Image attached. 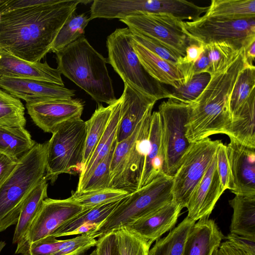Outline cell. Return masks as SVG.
<instances>
[{
  "instance_id": "6da1fadb",
  "label": "cell",
  "mask_w": 255,
  "mask_h": 255,
  "mask_svg": "<svg viewBox=\"0 0 255 255\" xmlns=\"http://www.w3.org/2000/svg\"><path fill=\"white\" fill-rule=\"evenodd\" d=\"M92 1L60 0L1 14L0 47L23 60L40 61L51 51L59 30L78 4Z\"/></svg>"
},
{
  "instance_id": "7a4b0ae2",
  "label": "cell",
  "mask_w": 255,
  "mask_h": 255,
  "mask_svg": "<svg viewBox=\"0 0 255 255\" xmlns=\"http://www.w3.org/2000/svg\"><path fill=\"white\" fill-rule=\"evenodd\" d=\"M243 49L224 69L210 75L207 85L191 104L186 137L192 143L225 134L231 118L228 102L237 78L247 64Z\"/></svg>"
},
{
  "instance_id": "3957f363",
  "label": "cell",
  "mask_w": 255,
  "mask_h": 255,
  "mask_svg": "<svg viewBox=\"0 0 255 255\" xmlns=\"http://www.w3.org/2000/svg\"><path fill=\"white\" fill-rule=\"evenodd\" d=\"M61 74L87 92L97 103L108 105L117 100L107 68V59L83 36L55 53Z\"/></svg>"
},
{
  "instance_id": "277c9868",
  "label": "cell",
  "mask_w": 255,
  "mask_h": 255,
  "mask_svg": "<svg viewBox=\"0 0 255 255\" xmlns=\"http://www.w3.org/2000/svg\"><path fill=\"white\" fill-rule=\"evenodd\" d=\"M47 142L36 143L0 186V232L18 220L24 201L46 171Z\"/></svg>"
},
{
  "instance_id": "5b68a950",
  "label": "cell",
  "mask_w": 255,
  "mask_h": 255,
  "mask_svg": "<svg viewBox=\"0 0 255 255\" xmlns=\"http://www.w3.org/2000/svg\"><path fill=\"white\" fill-rule=\"evenodd\" d=\"M132 34L128 28L116 29L108 36L107 63L127 84L157 101L168 99L171 92L154 79L140 63L132 46Z\"/></svg>"
},
{
  "instance_id": "8992f818",
  "label": "cell",
  "mask_w": 255,
  "mask_h": 255,
  "mask_svg": "<svg viewBox=\"0 0 255 255\" xmlns=\"http://www.w3.org/2000/svg\"><path fill=\"white\" fill-rule=\"evenodd\" d=\"M152 110L126 139L117 142L111 165L109 188L129 194L138 189L149 146Z\"/></svg>"
},
{
  "instance_id": "52a82bcc",
  "label": "cell",
  "mask_w": 255,
  "mask_h": 255,
  "mask_svg": "<svg viewBox=\"0 0 255 255\" xmlns=\"http://www.w3.org/2000/svg\"><path fill=\"white\" fill-rule=\"evenodd\" d=\"M173 177L164 174L122 199L96 230L102 236L157 210L173 199Z\"/></svg>"
},
{
  "instance_id": "ba28073f",
  "label": "cell",
  "mask_w": 255,
  "mask_h": 255,
  "mask_svg": "<svg viewBox=\"0 0 255 255\" xmlns=\"http://www.w3.org/2000/svg\"><path fill=\"white\" fill-rule=\"evenodd\" d=\"M87 135L86 121L68 122L52 133L47 142L44 178L54 183L63 173L81 172Z\"/></svg>"
},
{
  "instance_id": "9c48e42d",
  "label": "cell",
  "mask_w": 255,
  "mask_h": 255,
  "mask_svg": "<svg viewBox=\"0 0 255 255\" xmlns=\"http://www.w3.org/2000/svg\"><path fill=\"white\" fill-rule=\"evenodd\" d=\"M190 111V105L170 98L158 107L164 152V173L171 177L174 175L191 144L186 137Z\"/></svg>"
},
{
  "instance_id": "30bf717a",
  "label": "cell",
  "mask_w": 255,
  "mask_h": 255,
  "mask_svg": "<svg viewBox=\"0 0 255 255\" xmlns=\"http://www.w3.org/2000/svg\"><path fill=\"white\" fill-rule=\"evenodd\" d=\"M181 24L191 41L204 46L229 41L245 49L255 41V17L226 20L202 15L194 21H181Z\"/></svg>"
},
{
  "instance_id": "8fae6325",
  "label": "cell",
  "mask_w": 255,
  "mask_h": 255,
  "mask_svg": "<svg viewBox=\"0 0 255 255\" xmlns=\"http://www.w3.org/2000/svg\"><path fill=\"white\" fill-rule=\"evenodd\" d=\"M221 140L207 137L192 142L173 176L172 201L182 209L199 183L213 158Z\"/></svg>"
},
{
  "instance_id": "7c38bea8",
  "label": "cell",
  "mask_w": 255,
  "mask_h": 255,
  "mask_svg": "<svg viewBox=\"0 0 255 255\" xmlns=\"http://www.w3.org/2000/svg\"><path fill=\"white\" fill-rule=\"evenodd\" d=\"M120 20L131 30L157 41L179 58L185 56L186 49L192 43L184 32L181 21L163 13H142Z\"/></svg>"
},
{
  "instance_id": "4fadbf2b",
  "label": "cell",
  "mask_w": 255,
  "mask_h": 255,
  "mask_svg": "<svg viewBox=\"0 0 255 255\" xmlns=\"http://www.w3.org/2000/svg\"><path fill=\"white\" fill-rule=\"evenodd\" d=\"M83 211L71 197L65 199L46 198L24 237L17 244L16 254H22L32 243L52 236L61 226Z\"/></svg>"
},
{
  "instance_id": "5bb4252c",
  "label": "cell",
  "mask_w": 255,
  "mask_h": 255,
  "mask_svg": "<svg viewBox=\"0 0 255 255\" xmlns=\"http://www.w3.org/2000/svg\"><path fill=\"white\" fill-rule=\"evenodd\" d=\"M27 113L42 130L53 133L64 124L81 119L84 103L77 99L26 103Z\"/></svg>"
},
{
  "instance_id": "9a60e30c",
  "label": "cell",
  "mask_w": 255,
  "mask_h": 255,
  "mask_svg": "<svg viewBox=\"0 0 255 255\" xmlns=\"http://www.w3.org/2000/svg\"><path fill=\"white\" fill-rule=\"evenodd\" d=\"M0 88L26 103L70 100L75 96L74 90L64 85L33 79L3 77Z\"/></svg>"
},
{
  "instance_id": "2e32d148",
  "label": "cell",
  "mask_w": 255,
  "mask_h": 255,
  "mask_svg": "<svg viewBox=\"0 0 255 255\" xmlns=\"http://www.w3.org/2000/svg\"><path fill=\"white\" fill-rule=\"evenodd\" d=\"M224 191L217 170L215 153L189 199L186 207L187 217L195 222L209 217Z\"/></svg>"
},
{
  "instance_id": "e0dca14e",
  "label": "cell",
  "mask_w": 255,
  "mask_h": 255,
  "mask_svg": "<svg viewBox=\"0 0 255 255\" xmlns=\"http://www.w3.org/2000/svg\"><path fill=\"white\" fill-rule=\"evenodd\" d=\"M227 154L235 195L255 196V148L230 138Z\"/></svg>"
},
{
  "instance_id": "ac0fdd59",
  "label": "cell",
  "mask_w": 255,
  "mask_h": 255,
  "mask_svg": "<svg viewBox=\"0 0 255 255\" xmlns=\"http://www.w3.org/2000/svg\"><path fill=\"white\" fill-rule=\"evenodd\" d=\"M182 209L171 201L157 210L124 227L151 245L173 228Z\"/></svg>"
},
{
  "instance_id": "d6986e66",
  "label": "cell",
  "mask_w": 255,
  "mask_h": 255,
  "mask_svg": "<svg viewBox=\"0 0 255 255\" xmlns=\"http://www.w3.org/2000/svg\"><path fill=\"white\" fill-rule=\"evenodd\" d=\"M3 77L33 79L64 85L57 68L46 62H30L14 56L1 48L0 79Z\"/></svg>"
},
{
  "instance_id": "ffe728a7",
  "label": "cell",
  "mask_w": 255,
  "mask_h": 255,
  "mask_svg": "<svg viewBox=\"0 0 255 255\" xmlns=\"http://www.w3.org/2000/svg\"><path fill=\"white\" fill-rule=\"evenodd\" d=\"M121 105V120L119 125L117 142L128 137L135 130L146 115L152 110L157 100L146 96L124 84Z\"/></svg>"
},
{
  "instance_id": "44dd1931",
  "label": "cell",
  "mask_w": 255,
  "mask_h": 255,
  "mask_svg": "<svg viewBox=\"0 0 255 255\" xmlns=\"http://www.w3.org/2000/svg\"><path fill=\"white\" fill-rule=\"evenodd\" d=\"M204 217L198 220L186 239L183 255H213L224 235L215 221Z\"/></svg>"
},
{
  "instance_id": "7402d4cb",
  "label": "cell",
  "mask_w": 255,
  "mask_h": 255,
  "mask_svg": "<svg viewBox=\"0 0 255 255\" xmlns=\"http://www.w3.org/2000/svg\"><path fill=\"white\" fill-rule=\"evenodd\" d=\"M164 152L161 122L157 111L152 113L149 134V146L138 189L164 174Z\"/></svg>"
},
{
  "instance_id": "603a6c76",
  "label": "cell",
  "mask_w": 255,
  "mask_h": 255,
  "mask_svg": "<svg viewBox=\"0 0 255 255\" xmlns=\"http://www.w3.org/2000/svg\"><path fill=\"white\" fill-rule=\"evenodd\" d=\"M132 46L145 70L156 81L174 89H178L184 84V77L176 64L161 58L133 39Z\"/></svg>"
},
{
  "instance_id": "cb8c5ba5",
  "label": "cell",
  "mask_w": 255,
  "mask_h": 255,
  "mask_svg": "<svg viewBox=\"0 0 255 255\" xmlns=\"http://www.w3.org/2000/svg\"><path fill=\"white\" fill-rule=\"evenodd\" d=\"M121 200L82 211L58 228L52 236L58 238L81 234L96 229L107 219Z\"/></svg>"
},
{
  "instance_id": "d4e9b609",
  "label": "cell",
  "mask_w": 255,
  "mask_h": 255,
  "mask_svg": "<svg viewBox=\"0 0 255 255\" xmlns=\"http://www.w3.org/2000/svg\"><path fill=\"white\" fill-rule=\"evenodd\" d=\"M229 203L233 210L230 233L255 241V196L235 195Z\"/></svg>"
},
{
  "instance_id": "484cf974",
  "label": "cell",
  "mask_w": 255,
  "mask_h": 255,
  "mask_svg": "<svg viewBox=\"0 0 255 255\" xmlns=\"http://www.w3.org/2000/svg\"><path fill=\"white\" fill-rule=\"evenodd\" d=\"M123 96L114 103L112 114L106 129L89 161L80 173L78 187L88 178L95 167L109 153L116 141L117 131L121 120Z\"/></svg>"
},
{
  "instance_id": "4316f807",
  "label": "cell",
  "mask_w": 255,
  "mask_h": 255,
  "mask_svg": "<svg viewBox=\"0 0 255 255\" xmlns=\"http://www.w3.org/2000/svg\"><path fill=\"white\" fill-rule=\"evenodd\" d=\"M225 134L243 144L255 148V91L232 118Z\"/></svg>"
},
{
  "instance_id": "83f0119b",
  "label": "cell",
  "mask_w": 255,
  "mask_h": 255,
  "mask_svg": "<svg viewBox=\"0 0 255 255\" xmlns=\"http://www.w3.org/2000/svg\"><path fill=\"white\" fill-rule=\"evenodd\" d=\"M48 183L44 176L25 198L14 230L12 243L17 244L24 237L47 198Z\"/></svg>"
},
{
  "instance_id": "f1b7e54d",
  "label": "cell",
  "mask_w": 255,
  "mask_h": 255,
  "mask_svg": "<svg viewBox=\"0 0 255 255\" xmlns=\"http://www.w3.org/2000/svg\"><path fill=\"white\" fill-rule=\"evenodd\" d=\"M36 143L24 128L0 126V152L16 161Z\"/></svg>"
},
{
  "instance_id": "f546056e",
  "label": "cell",
  "mask_w": 255,
  "mask_h": 255,
  "mask_svg": "<svg viewBox=\"0 0 255 255\" xmlns=\"http://www.w3.org/2000/svg\"><path fill=\"white\" fill-rule=\"evenodd\" d=\"M113 106L114 103L106 107L99 104L91 117L86 121L87 135L81 172L89 161L106 129Z\"/></svg>"
},
{
  "instance_id": "4dcf8cb0",
  "label": "cell",
  "mask_w": 255,
  "mask_h": 255,
  "mask_svg": "<svg viewBox=\"0 0 255 255\" xmlns=\"http://www.w3.org/2000/svg\"><path fill=\"white\" fill-rule=\"evenodd\" d=\"M203 16L226 20L255 17V0H212Z\"/></svg>"
},
{
  "instance_id": "1f68e13d",
  "label": "cell",
  "mask_w": 255,
  "mask_h": 255,
  "mask_svg": "<svg viewBox=\"0 0 255 255\" xmlns=\"http://www.w3.org/2000/svg\"><path fill=\"white\" fill-rule=\"evenodd\" d=\"M195 223L186 216L167 236L155 241L148 255H183L186 239Z\"/></svg>"
},
{
  "instance_id": "d6a6232c",
  "label": "cell",
  "mask_w": 255,
  "mask_h": 255,
  "mask_svg": "<svg viewBox=\"0 0 255 255\" xmlns=\"http://www.w3.org/2000/svg\"><path fill=\"white\" fill-rule=\"evenodd\" d=\"M255 67L246 64L239 75L229 99L231 120L255 92Z\"/></svg>"
},
{
  "instance_id": "836d02e7",
  "label": "cell",
  "mask_w": 255,
  "mask_h": 255,
  "mask_svg": "<svg viewBox=\"0 0 255 255\" xmlns=\"http://www.w3.org/2000/svg\"><path fill=\"white\" fill-rule=\"evenodd\" d=\"M210 75L226 68L244 48L229 41L212 42L206 45Z\"/></svg>"
},
{
  "instance_id": "e575fe53",
  "label": "cell",
  "mask_w": 255,
  "mask_h": 255,
  "mask_svg": "<svg viewBox=\"0 0 255 255\" xmlns=\"http://www.w3.org/2000/svg\"><path fill=\"white\" fill-rule=\"evenodd\" d=\"M90 21L85 14L73 13L63 25L52 44L51 51L56 53L84 36V30Z\"/></svg>"
},
{
  "instance_id": "d590c367",
  "label": "cell",
  "mask_w": 255,
  "mask_h": 255,
  "mask_svg": "<svg viewBox=\"0 0 255 255\" xmlns=\"http://www.w3.org/2000/svg\"><path fill=\"white\" fill-rule=\"evenodd\" d=\"M24 110L19 99L0 89V126L24 128Z\"/></svg>"
},
{
  "instance_id": "8d00e7d4",
  "label": "cell",
  "mask_w": 255,
  "mask_h": 255,
  "mask_svg": "<svg viewBox=\"0 0 255 255\" xmlns=\"http://www.w3.org/2000/svg\"><path fill=\"white\" fill-rule=\"evenodd\" d=\"M129 193L126 191L111 188H107L86 192H72L70 196L81 206L83 211L98 206L120 201L126 197Z\"/></svg>"
},
{
  "instance_id": "74e56055",
  "label": "cell",
  "mask_w": 255,
  "mask_h": 255,
  "mask_svg": "<svg viewBox=\"0 0 255 255\" xmlns=\"http://www.w3.org/2000/svg\"><path fill=\"white\" fill-rule=\"evenodd\" d=\"M116 141L107 155L95 167L88 178L75 191L86 193L109 188L110 165Z\"/></svg>"
},
{
  "instance_id": "f35d334b",
  "label": "cell",
  "mask_w": 255,
  "mask_h": 255,
  "mask_svg": "<svg viewBox=\"0 0 255 255\" xmlns=\"http://www.w3.org/2000/svg\"><path fill=\"white\" fill-rule=\"evenodd\" d=\"M210 75L208 73L195 75L189 81L180 88H173L169 98L191 105L204 90L210 81Z\"/></svg>"
},
{
  "instance_id": "ab89813d",
  "label": "cell",
  "mask_w": 255,
  "mask_h": 255,
  "mask_svg": "<svg viewBox=\"0 0 255 255\" xmlns=\"http://www.w3.org/2000/svg\"><path fill=\"white\" fill-rule=\"evenodd\" d=\"M101 236L102 234L95 229L72 239L61 240L54 255H82L91 247L96 246V239Z\"/></svg>"
},
{
  "instance_id": "60d3db41",
  "label": "cell",
  "mask_w": 255,
  "mask_h": 255,
  "mask_svg": "<svg viewBox=\"0 0 255 255\" xmlns=\"http://www.w3.org/2000/svg\"><path fill=\"white\" fill-rule=\"evenodd\" d=\"M121 255H148L150 245L121 227L114 231Z\"/></svg>"
},
{
  "instance_id": "b9f144b4",
  "label": "cell",
  "mask_w": 255,
  "mask_h": 255,
  "mask_svg": "<svg viewBox=\"0 0 255 255\" xmlns=\"http://www.w3.org/2000/svg\"><path fill=\"white\" fill-rule=\"evenodd\" d=\"M217 170L224 190L229 189L233 193L235 186L231 172L227 146L221 141L216 152Z\"/></svg>"
},
{
  "instance_id": "7bdbcfd3",
  "label": "cell",
  "mask_w": 255,
  "mask_h": 255,
  "mask_svg": "<svg viewBox=\"0 0 255 255\" xmlns=\"http://www.w3.org/2000/svg\"><path fill=\"white\" fill-rule=\"evenodd\" d=\"M133 40L161 58L176 65L179 58L153 39L131 30Z\"/></svg>"
},
{
  "instance_id": "ee69618b",
  "label": "cell",
  "mask_w": 255,
  "mask_h": 255,
  "mask_svg": "<svg viewBox=\"0 0 255 255\" xmlns=\"http://www.w3.org/2000/svg\"><path fill=\"white\" fill-rule=\"evenodd\" d=\"M61 240L50 236L31 243L21 255H54Z\"/></svg>"
},
{
  "instance_id": "f6af8a7d",
  "label": "cell",
  "mask_w": 255,
  "mask_h": 255,
  "mask_svg": "<svg viewBox=\"0 0 255 255\" xmlns=\"http://www.w3.org/2000/svg\"><path fill=\"white\" fill-rule=\"evenodd\" d=\"M60 0H0V13L56 3Z\"/></svg>"
},
{
  "instance_id": "bcb514c9",
  "label": "cell",
  "mask_w": 255,
  "mask_h": 255,
  "mask_svg": "<svg viewBox=\"0 0 255 255\" xmlns=\"http://www.w3.org/2000/svg\"><path fill=\"white\" fill-rule=\"evenodd\" d=\"M96 246L98 255H121L114 231L100 237Z\"/></svg>"
},
{
  "instance_id": "7dc6e473",
  "label": "cell",
  "mask_w": 255,
  "mask_h": 255,
  "mask_svg": "<svg viewBox=\"0 0 255 255\" xmlns=\"http://www.w3.org/2000/svg\"><path fill=\"white\" fill-rule=\"evenodd\" d=\"M226 239L237 248L250 255H255V241L232 233L229 234Z\"/></svg>"
},
{
  "instance_id": "c3c4849f",
  "label": "cell",
  "mask_w": 255,
  "mask_h": 255,
  "mask_svg": "<svg viewBox=\"0 0 255 255\" xmlns=\"http://www.w3.org/2000/svg\"><path fill=\"white\" fill-rule=\"evenodd\" d=\"M205 48V47L203 45L192 42L186 48L185 56L183 58H179L176 64L194 63L200 57Z\"/></svg>"
},
{
  "instance_id": "681fc988",
  "label": "cell",
  "mask_w": 255,
  "mask_h": 255,
  "mask_svg": "<svg viewBox=\"0 0 255 255\" xmlns=\"http://www.w3.org/2000/svg\"><path fill=\"white\" fill-rule=\"evenodd\" d=\"M17 162L0 152V186L13 172Z\"/></svg>"
},
{
  "instance_id": "f907efd6",
  "label": "cell",
  "mask_w": 255,
  "mask_h": 255,
  "mask_svg": "<svg viewBox=\"0 0 255 255\" xmlns=\"http://www.w3.org/2000/svg\"><path fill=\"white\" fill-rule=\"evenodd\" d=\"M213 255H252L235 247L228 241L222 242Z\"/></svg>"
},
{
  "instance_id": "816d5d0a",
  "label": "cell",
  "mask_w": 255,
  "mask_h": 255,
  "mask_svg": "<svg viewBox=\"0 0 255 255\" xmlns=\"http://www.w3.org/2000/svg\"><path fill=\"white\" fill-rule=\"evenodd\" d=\"M245 55L247 63L254 65L255 57V41L245 49Z\"/></svg>"
},
{
  "instance_id": "f5cc1de1",
  "label": "cell",
  "mask_w": 255,
  "mask_h": 255,
  "mask_svg": "<svg viewBox=\"0 0 255 255\" xmlns=\"http://www.w3.org/2000/svg\"><path fill=\"white\" fill-rule=\"evenodd\" d=\"M5 245L6 244L4 241L0 242V253L1 250L3 249V248L5 247Z\"/></svg>"
},
{
  "instance_id": "db71d44e",
  "label": "cell",
  "mask_w": 255,
  "mask_h": 255,
  "mask_svg": "<svg viewBox=\"0 0 255 255\" xmlns=\"http://www.w3.org/2000/svg\"><path fill=\"white\" fill-rule=\"evenodd\" d=\"M88 255H98L97 250L96 249L94 250L91 254H90Z\"/></svg>"
},
{
  "instance_id": "11a10c76",
  "label": "cell",
  "mask_w": 255,
  "mask_h": 255,
  "mask_svg": "<svg viewBox=\"0 0 255 255\" xmlns=\"http://www.w3.org/2000/svg\"><path fill=\"white\" fill-rule=\"evenodd\" d=\"M0 18H1V14L0 13Z\"/></svg>"
},
{
  "instance_id": "9f6ffc18",
  "label": "cell",
  "mask_w": 255,
  "mask_h": 255,
  "mask_svg": "<svg viewBox=\"0 0 255 255\" xmlns=\"http://www.w3.org/2000/svg\"><path fill=\"white\" fill-rule=\"evenodd\" d=\"M1 48L0 47V53Z\"/></svg>"
},
{
  "instance_id": "6f0895ef",
  "label": "cell",
  "mask_w": 255,
  "mask_h": 255,
  "mask_svg": "<svg viewBox=\"0 0 255 255\" xmlns=\"http://www.w3.org/2000/svg\"></svg>"
}]
</instances>
